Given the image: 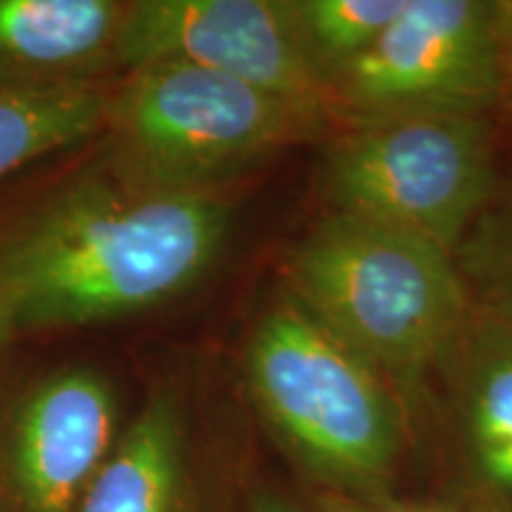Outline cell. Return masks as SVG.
<instances>
[{
  "instance_id": "1",
  "label": "cell",
  "mask_w": 512,
  "mask_h": 512,
  "mask_svg": "<svg viewBox=\"0 0 512 512\" xmlns=\"http://www.w3.org/2000/svg\"><path fill=\"white\" fill-rule=\"evenodd\" d=\"M230 228L226 190L145 188L100 162L0 230V349L181 297Z\"/></svg>"
},
{
  "instance_id": "2",
  "label": "cell",
  "mask_w": 512,
  "mask_h": 512,
  "mask_svg": "<svg viewBox=\"0 0 512 512\" xmlns=\"http://www.w3.org/2000/svg\"><path fill=\"white\" fill-rule=\"evenodd\" d=\"M283 290L373 366L406 413L470 311L453 252L335 211L287 254Z\"/></svg>"
},
{
  "instance_id": "3",
  "label": "cell",
  "mask_w": 512,
  "mask_h": 512,
  "mask_svg": "<svg viewBox=\"0 0 512 512\" xmlns=\"http://www.w3.org/2000/svg\"><path fill=\"white\" fill-rule=\"evenodd\" d=\"M245 377L261 418L323 489L389 494L406 408L373 366L285 290L249 332Z\"/></svg>"
},
{
  "instance_id": "4",
  "label": "cell",
  "mask_w": 512,
  "mask_h": 512,
  "mask_svg": "<svg viewBox=\"0 0 512 512\" xmlns=\"http://www.w3.org/2000/svg\"><path fill=\"white\" fill-rule=\"evenodd\" d=\"M328 124L230 76L155 62L110 88L102 162L145 188L223 190L249 164L316 138Z\"/></svg>"
},
{
  "instance_id": "5",
  "label": "cell",
  "mask_w": 512,
  "mask_h": 512,
  "mask_svg": "<svg viewBox=\"0 0 512 512\" xmlns=\"http://www.w3.org/2000/svg\"><path fill=\"white\" fill-rule=\"evenodd\" d=\"M330 211L456 252L494 188L484 117H401L347 126L325 157Z\"/></svg>"
},
{
  "instance_id": "6",
  "label": "cell",
  "mask_w": 512,
  "mask_h": 512,
  "mask_svg": "<svg viewBox=\"0 0 512 512\" xmlns=\"http://www.w3.org/2000/svg\"><path fill=\"white\" fill-rule=\"evenodd\" d=\"M503 100L496 10L486 0H408L332 81L344 128L401 117H484Z\"/></svg>"
},
{
  "instance_id": "7",
  "label": "cell",
  "mask_w": 512,
  "mask_h": 512,
  "mask_svg": "<svg viewBox=\"0 0 512 512\" xmlns=\"http://www.w3.org/2000/svg\"><path fill=\"white\" fill-rule=\"evenodd\" d=\"M121 69L183 62L230 76L332 121L292 0H128Z\"/></svg>"
},
{
  "instance_id": "8",
  "label": "cell",
  "mask_w": 512,
  "mask_h": 512,
  "mask_svg": "<svg viewBox=\"0 0 512 512\" xmlns=\"http://www.w3.org/2000/svg\"><path fill=\"white\" fill-rule=\"evenodd\" d=\"M119 434L117 392L98 368L0 384V512H79Z\"/></svg>"
},
{
  "instance_id": "9",
  "label": "cell",
  "mask_w": 512,
  "mask_h": 512,
  "mask_svg": "<svg viewBox=\"0 0 512 512\" xmlns=\"http://www.w3.org/2000/svg\"><path fill=\"white\" fill-rule=\"evenodd\" d=\"M128 0H0V93L110 86Z\"/></svg>"
},
{
  "instance_id": "10",
  "label": "cell",
  "mask_w": 512,
  "mask_h": 512,
  "mask_svg": "<svg viewBox=\"0 0 512 512\" xmlns=\"http://www.w3.org/2000/svg\"><path fill=\"white\" fill-rule=\"evenodd\" d=\"M441 373L467 472L491 498L512 503V325L470 304Z\"/></svg>"
},
{
  "instance_id": "11",
  "label": "cell",
  "mask_w": 512,
  "mask_h": 512,
  "mask_svg": "<svg viewBox=\"0 0 512 512\" xmlns=\"http://www.w3.org/2000/svg\"><path fill=\"white\" fill-rule=\"evenodd\" d=\"M188 501L181 403L169 389H157L121 430L79 512H188Z\"/></svg>"
},
{
  "instance_id": "12",
  "label": "cell",
  "mask_w": 512,
  "mask_h": 512,
  "mask_svg": "<svg viewBox=\"0 0 512 512\" xmlns=\"http://www.w3.org/2000/svg\"><path fill=\"white\" fill-rule=\"evenodd\" d=\"M110 86L0 93V181L36 159L102 136Z\"/></svg>"
},
{
  "instance_id": "13",
  "label": "cell",
  "mask_w": 512,
  "mask_h": 512,
  "mask_svg": "<svg viewBox=\"0 0 512 512\" xmlns=\"http://www.w3.org/2000/svg\"><path fill=\"white\" fill-rule=\"evenodd\" d=\"M406 5L408 0H292L306 53L328 91L392 27Z\"/></svg>"
},
{
  "instance_id": "14",
  "label": "cell",
  "mask_w": 512,
  "mask_h": 512,
  "mask_svg": "<svg viewBox=\"0 0 512 512\" xmlns=\"http://www.w3.org/2000/svg\"><path fill=\"white\" fill-rule=\"evenodd\" d=\"M467 299L512 325V197L489 202L453 252Z\"/></svg>"
},
{
  "instance_id": "15",
  "label": "cell",
  "mask_w": 512,
  "mask_h": 512,
  "mask_svg": "<svg viewBox=\"0 0 512 512\" xmlns=\"http://www.w3.org/2000/svg\"><path fill=\"white\" fill-rule=\"evenodd\" d=\"M318 512H465L458 508H448L439 503H413L399 501L389 494L361 496V494H342V491L323 489L316 496Z\"/></svg>"
},
{
  "instance_id": "16",
  "label": "cell",
  "mask_w": 512,
  "mask_h": 512,
  "mask_svg": "<svg viewBox=\"0 0 512 512\" xmlns=\"http://www.w3.org/2000/svg\"><path fill=\"white\" fill-rule=\"evenodd\" d=\"M498 46H501V74H503V100L512 110V0H494Z\"/></svg>"
},
{
  "instance_id": "17",
  "label": "cell",
  "mask_w": 512,
  "mask_h": 512,
  "mask_svg": "<svg viewBox=\"0 0 512 512\" xmlns=\"http://www.w3.org/2000/svg\"><path fill=\"white\" fill-rule=\"evenodd\" d=\"M252 512H299L290 501L283 496L271 494V491H261L252 501Z\"/></svg>"
}]
</instances>
